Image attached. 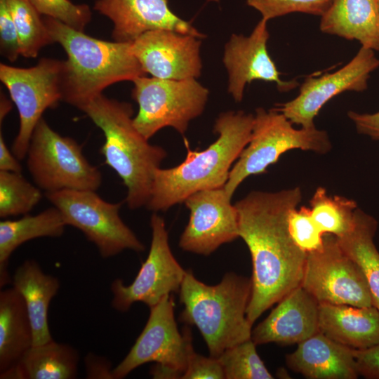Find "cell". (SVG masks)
<instances>
[{
    "label": "cell",
    "mask_w": 379,
    "mask_h": 379,
    "mask_svg": "<svg viewBox=\"0 0 379 379\" xmlns=\"http://www.w3.org/2000/svg\"><path fill=\"white\" fill-rule=\"evenodd\" d=\"M302 199L299 187L276 192L253 191L234 204L239 237L252 260V291L246 311L253 326L266 310L301 285L307 253L292 239L290 212Z\"/></svg>",
    "instance_id": "cell-1"
},
{
    "label": "cell",
    "mask_w": 379,
    "mask_h": 379,
    "mask_svg": "<svg viewBox=\"0 0 379 379\" xmlns=\"http://www.w3.org/2000/svg\"><path fill=\"white\" fill-rule=\"evenodd\" d=\"M253 122L251 114L225 112L215 121L218 137L208 148L194 151L185 140V159L175 167L156 170L148 209L165 211L195 192L223 187L231 166L250 141Z\"/></svg>",
    "instance_id": "cell-2"
},
{
    "label": "cell",
    "mask_w": 379,
    "mask_h": 379,
    "mask_svg": "<svg viewBox=\"0 0 379 379\" xmlns=\"http://www.w3.org/2000/svg\"><path fill=\"white\" fill-rule=\"evenodd\" d=\"M43 20L53 43L60 44L67 55L62 79L67 103L81 110L109 86L147 76L131 43L100 40L50 17Z\"/></svg>",
    "instance_id": "cell-3"
},
{
    "label": "cell",
    "mask_w": 379,
    "mask_h": 379,
    "mask_svg": "<svg viewBox=\"0 0 379 379\" xmlns=\"http://www.w3.org/2000/svg\"><path fill=\"white\" fill-rule=\"evenodd\" d=\"M102 130L105 142L100 153L105 163L123 180L126 202L131 209L146 206L154 175L167 157L160 146L150 144L134 126L131 104L108 98L103 94L81 110Z\"/></svg>",
    "instance_id": "cell-4"
},
{
    "label": "cell",
    "mask_w": 379,
    "mask_h": 379,
    "mask_svg": "<svg viewBox=\"0 0 379 379\" xmlns=\"http://www.w3.org/2000/svg\"><path fill=\"white\" fill-rule=\"evenodd\" d=\"M251 278L225 274L216 285L198 280L187 270L179 291L183 305L180 320L199 331L211 357L251 338L246 311L251 299Z\"/></svg>",
    "instance_id": "cell-5"
},
{
    "label": "cell",
    "mask_w": 379,
    "mask_h": 379,
    "mask_svg": "<svg viewBox=\"0 0 379 379\" xmlns=\"http://www.w3.org/2000/svg\"><path fill=\"white\" fill-rule=\"evenodd\" d=\"M295 149L325 154L331 150V142L325 131L296 129L282 113L256 109L250 141L232 167L224 189L232 198L246 178L265 173L281 154Z\"/></svg>",
    "instance_id": "cell-6"
},
{
    "label": "cell",
    "mask_w": 379,
    "mask_h": 379,
    "mask_svg": "<svg viewBox=\"0 0 379 379\" xmlns=\"http://www.w3.org/2000/svg\"><path fill=\"white\" fill-rule=\"evenodd\" d=\"M133 83L132 98L138 105L133 123L148 140L165 127H172L183 136L190 122L204 111L209 95L197 79L142 76Z\"/></svg>",
    "instance_id": "cell-7"
},
{
    "label": "cell",
    "mask_w": 379,
    "mask_h": 379,
    "mask_svg": "<svg viewBox=\"0 0 379 379\" xmlns=\"http://www.w3.org/2000/svg\"><path fill=\"white\" fill-rule=\"evenodd\" d=\"M174 305L171 294L149 307L142 331L128 354L113 368L114 378H124L148 362H155L150 370L154 378H182L193 346L190 328L186 326L182 333L178 329Z\"/></svg>",
    "instance_id": "cell-8"
},
{
    "label": "cell",
    "mask_w": 379,
    "mask_h": 379,
    "mask_svg": "<svg viewBox=\"0 0 379 379\" xmlns=\"http://www.w3.org/2000/svg\"><path fill=\"white\" fill-rule=\"evenodd\" d=\"M27 168L46 193L64 190L96 191L102 175L84 157L81 146L62 136L42 117L36 125L27 153Z\"/></svg>",
    "instance_id": "cell-9"
},
{
    "label": "cell",
    "mask_w": 379,
    "mask_h": 379,
    "mask_svg": "<svg viewBox=\"0 0 379 379\" xmlns=\"http://www.w3.org/2000/svg\"><path fill=\"white\" fill-rule=\"evenodd\" d=\"M46 196L60 211L66 225L81 231L102 258L126 249L145 251V245L120 218L121 203L107 202L93 190H64Z\"/></svg>",
    "instance_id": "cell-10"
},
{
    "label": "cell",
    "mask_w": 379,
    "mask_h": 379,
    "mask_svg": "<svg viewBox=\"0 0 379 379\" xmlns=\"http://www.w3.org/2000/svg\"><path fill=\"white\" fill-rule=\"evenodd\" d=\"M63 69L64 61L47 58L29 68L0 65V79L19 114V131L12 152L20 160L27 156L34 129L44 112L62 100Z\"/></svg>",
    "instance_id": "cell-11"
},
{
    "label": "cell",
    "mask_w": 379,
    "mask_h": 379,
    "mask_svg": "<svg viewBox=\"0 0 379 379\" xmlns=\"http://www.w3.org/2000/svg\"><path fill=\"white\" fill-rule=\"evenodd\" d=\"M300 286L319 304L373 305L364 273L331 234L324 235L321 248L307 253Z\"/></svg>",
    "instance_id": "cell-12"
},
{
    "label": "cell",
    "mask_w": 379,
    "mask_h": 379,
    "mask_svg": "<svg viewBox=\"0 0 379 379\" xmlns=\"http://www.w3.org/2000/svg\"><path fill=\"white\" fill-rule=\"evenodd\" d=\"M150 227L149 251L135 279L128 286L119 279L111 284V305L119 312L128 311L136 302L151 307L165 296L179 293L187 272L171 252L164 218L154 213L150 218Z\"/></svg>",
    "instance_id": "cell-13"
},
{
    "label": "cell",
    "mask_w": 379,
    "mask_h": 379,
    "mask_svg": "<svg viewBox=\"0 0 379 379\" xmlns=\"http://www.w3.org/2000/svg\"><path fill=\"white\" fill-rule=\"evenodd\" d=\"M379 67L374 51L362 47L356 55L338 70L319 77H307L299 94L292 100L274 108L293 124L302 128L315 127L314 119L331 99L345 91L362 92L368 87L371 74Z\"/></svg>",
    "instance_id": "cell-14"
},
{
    "label": "cell",
    "mask_w": 379,
    "mask_h": 379,
    "mask_svg": "<svg viewBox=\"0 0 379 379\" xmlns=\"http://www.w3.org/2000/svg\"><path fill=\"white\" fill-rule=\"evenodd\" d=\"M223 187L201 190L184 201L189 222L179 246L185 251L208 255L221 245L239 237L238 213Z\"/></svg>",
    "instance_id": "cell-15"
},
{
    "label": "cell",
    "mask_w": 379,
    "mask_h": 379,
    "mask_svg": "<svg viewBox=\"0 0 379 379\" xmlns=\"http://www.w3.org/2000/svg\"><path fill=\"white\" fill-rule=\"evenodd\" d=\"M201 39L172 30H152L131 43V51L144 71L154 77L197 79L202 69Z\"/></svg>",
    "instance_id": "cell-16"
},
{
    "label": "cell",
    "mask_w": 379,
    "mask_h": 379,
    "mask_svg": "<svg viewBox=\"0 0 379 379\" xmlns=\"http://www.w3.org/2000/svg\"><path fill=\"white\" fill-rule=\"evenodd\" d=\"M270 38L267 20L261 19L249 36L232 34L225 46L223 64L228 74L227 91L233 99L242 100L246 84L254 80L275 83L280 92L298 86L295 81H284L267 48Z\"/></svg>",
    "instance_id": "cell-17"
},
{
    "label": "cell",
    "mask_w": 379,
    "mask_h": 379,
    "mask_svg": "<svg viewBox=\"0 0 379 379\" xmlns=\"http://www.w3.org/2000/svg\"><path fill=\"white\" fill-rule=\"evenodd\" d=\"M94 9L112 21L115 41L132 43L144 33L157 29L206 37L174 13L168 0H97Z\"/></svg>",
    "instance_id": "cell-18"
},
{
    "label": "cell",
    "mask_w": 379,
    "mask_h": 379,
    "mask_svg": "<svg viewBox=\"0 0 379 379\" xmlns=\"http://www.w3.org/2000/svg\"><path fill=\"white\" fill-rule=\"evenodd\" d=\"M252 329L256 345L298 344L319 331L317 300L301 286L282 298Z\"/></svg>",
    "instance_id": "cell-19"
},
{
    "label": "cell",
    "mask_w": 379,
    "mask_h": 379,
    "mask_svg": "<svg viewBox=\"0 0 379 379\" xmlns=\"http://www.w3.org/2000/svg\"><path fill=\"white\" fill-rule=\"evenodd\" d=\"M353 350L319 331L286 354V363L308 379H356L359 374Z\"/></svg>",
    "instance_id": "cell-20"
},
{
    "label": "cell",
    "mask_w": 379,
    "mask_h": 379,
    "mask_svg": "<svg viewBox=\"0 0 379 379\" xmlns=\"http://www.w3.org/2000/svg\"><path fill=\"white\" fill-rule=\"evenodd\" d=\"M319 329L340 344L367 349L379 343V310L373 305L319 304Z\"/></svg>",
    "instance_id": "cell-21"
},
{
    "label": "cell",
    "mask_w": 379,
    "mask_h": 379,
    "mask_svg": "<svg viewBox=\"0 0 379 379\" xmlns=\"http://www.w3.org/2000/svg\"><path fill=\"white\" fill-rule=\"evenodd\" d=\"M320 30L379 52V11L376 0H333L321 16Z\"/></svg>",
    "instance_id": "cell-22"
},
{
    "label": "cell",
    "mask_w": 379,
    "mask_h": 379,
    "mask_svg": "<svg viewBox=\"0 0 379 379\" xmlns=\"http://www.w3.org/2000/svg\"><path fill=\"white\" fill-rule=\"evenodd\" d=\"M13 287L22 297L32 323L34 345L53 340L48 326V308L60 288L58 279L43 272L33 260H25L12 277Z\"/></svg>",
    "instance_id": "cell-23"
},
{
    "label": "cell",
    "mask_w": 379,
    "mask_h": 379,
    "mask_svg": "<svg viewBox=\"0 0 379 379\" xmlns=\"http://www.w3.org/2000/svg\"><path fill=\"white\" fill-rule=\"evenodd\" d=\"M33 345V328L22 297L13 286L1 291L0 378L15 368Z\"/></svg>",
    "instance_id": "cell-24"
},
{
    "label": "cell",
    "mask_w": 379,
    "mask_h": 379,
    "mask_svg": "<svg viewBox=\"0 0 379 379\" xmlns=\"http://www.w3.org/2000/svg\"><path fill=\"white\" fill-rule=\"evenodd\" d=\"M66 223L60 211L54 207L35 215H25L18 220L0 222V286L11 283L8 270L13 252L21 244L39 237H59Z\"/></svg>",
    "instance_id": "cell-25"
},
{
    "label": "cell",
    "mask_w": 379,
    "mask_h": 379,
    "mask_svg": "<svg viewBox=\"0 0 379 379\" xmlns=\"http://www.w3.org/2000/svg\"><path fill=\"white\" fill-rule=\"evenodd\" d=\"M79 361L76 349L53 340L33 345L1 379H73L77 376Z\"/></svg>",
    "instance_id": "cell-26"
},
{
    "label": "cell",
    "mask_w": 379,
    "mask_h": 379,
    "mask_svg": "<svg viewBox=\"0 0 379 379\" xmlns=\"http://www.w3.org/2000/svg\"><path fill=\"white\" fill-rule=\"evenodd\" d=\"M377 227L376 219L357 208L352 230L337 239L343 251L364 273L373 306L379 310V251L373 242Z\"/></svg>",
    "instance_id": "cell-27"
},
{
    "label": "cell",
    "mask_w": 379,
    "mask_h": 379,
    "mask_svg": "<svg viewBox=\"0 0 379 379\" xmlns=\"http://www.w3.org/2000/svg\"><path fill=\"white\" fill-rule=\"evenodd\" d=\"M312 216L321 232L341 237L352 228L357 204L354 200L340 196H329L324 187H318L310 201Z\"/></svg>",
    "instance_id": "cell-28"
},
{
    "label": "cell",
    "mask_w": 379,
    "mask_h": 379,
    "mask_svg": "<svg viewBox=\"0 0 379 379\" xmlns=\"http://www.w3.org/2000/svg\"><path fill=\"white\" fill-rule=\"evenodd\" d=\"M14 21L25 58H36L45 46L53 43L40 13L29 0H6Z\"/></svg>",
    "instance_id": "cell-29"
},
{
    "label": "cell",
    "mask_w": 379,
    "mask_h": 379,
    "mask_svg": "<svg viewBox=\"0 0 379 379\" xmlns=\"http://www.w3.org/2000/svg\"><path fill=\"white\" fill-rule=\"evenodd\" d=\"M41 189L21 173L0 171V217L26 215L40 201Z\"/></svg>",
    "instance_id": "cell-30"
},
{
    "label": "cell",
    "mask_w": 379,
    "mask_h": 379,
    "mask_svg": "<svg viewBox=\"0 0 379 379\" xmlns=\"http://www.w3.org/2000/svg\"><path fill=\"white\" fill-rule=\"evenodd\" d=\"M252 339L225 350L218 357L225 379H272Z\"/></svg>",
    "instance_id": "cell-31"
},
{
    "label": "cell",
    "mask_w": 379,
    "mask_h": 379,
    "mask_svg": "<svg viewBox=\"0 0 379 379\" xmlns=\"http://www.w3.org/2000/svg\"><path fill=\"white\" fill-rule=\"evenodd\" d=\"M333 0H246L266 20L293 13L321 16Z\"/></svg>",
    "instance_id": "cell-32"
},
{
    "label": "cell",
    "mask_w": 379,
    "mask_h": 379,
    "mask_svg": "<svg viewBox=\"0 0 379 379\" xmlns=\"http://www.w3.org/2000/svg\"><path fill=\"white\" fill-rule=\"evenodd\" d=\"M41 14L84 32L91 20L90 8L86 4H74L69 0H29Z\"/></svg>",
    "instance_id": "cell-33"
},
{
    "label": "cell",
    "mask_w": 379,
    "mask_h": 379,
    "mask_svg": "<svg viewBox=\"0 0 379 379\" xmlns=\"http://www.w3.org/2000/svg\"><path fill=\"white\" fill-rule=\"evenodd\" d=\"M288 226L292 239L305 253L322 247L324 234L314 222L310 208L303 206L299 209L293 208L288 215Z\"/></svg>",
    "instance_id": "cell-34"
},
{
    "label": "cell",
    "mask_w": 379,
    "mask_h": 379,
    "mask_svg": "<svg viewBox=\"0 0 379 379\" xmlns=\"http://www.w3.org/2000/svg\"><path fill=\"white\" fill-rule=\"evenodd\" d=\"M182 379H225L222 365L218 358L204 357L192 347L188 354L186 370Z\"/></svg>",
    "instance_id": "cell-35"
},
{
    "label": "cell",
    "mask_w": 379,
    "mask_h": 379,
    "mask_svg": "<svg viewBox=\"0 0 379 379\" xmlns=\"http://www.w3.org/2000/svg\"><path fill=\"white\" fill-rule=\"evenodd\" d=\"M0 52L11 62L20 55L16 27L6 0H0Z\"/></svg>",
    "instance_id": "cell-36"
},
{
    "label": "cell",
    "mask_w": 379,
    "mask_h": 379,
    "mask_svg": "<svg viewBox=\"0 0 379 379\" xmlns=\"http://www.w3.org/2000/svg\"><path fill=\"white\" fill-rule=\"evenodd\" d=\"M359 375L379 379V343L364 350H353Z\"/></svg>",
    "instance_id": "cell-37"
},
{
    "label": "cell",
    "mask_w": 379,
    "mask_h": 379,
    "mask_svg": "<svg viewBox=\"0 0 379 379\" xmlns=\"http://www.w3.org/2000/svg\"><path fill=\"white\" fill-rule=\"evenodd\" d=\"M347 115L354 124L359 133L379 140V111L373 114L349 111Z\"/></svg>",
    "instance_id": "cell-38"
},
{
    "label": "cell",
    "mask_w": 379,
    "mask_h": 379,
    "mask_svg": "<svg viewBox=\"0 0 379 379\" xmlns=\"http://www.w3.org/2000/svg\"><path fill=\"white\" fill-rule=\"evenodd\" d=\"M85 366L88 378H114L111 364L103 357L89 354L85 358Z\"/></svg>",
    "instance_id": "cell-39"
},
{
    "label": "cell",
    "mask_w": 379,
    "mask_h": 379,
    "mask_svg": "<svg viewBox=\"0 0 379 379\" xmlns=\"http://www.w3.org/2000/svg\"><path fill=\"white\" fill-rule=\"evenodd\" d=\"M18 158L11 152L5 142L2 132L0 133V171L21 173L22 166Z\"/></svg>",
    "instance_id": "cell-40"
},
{
    "label": "cell",
    "mask_w": 379,
    "mask_h": 379,
    "mask_svg": "<svg viewBox=\"0 0 379 379\" xmlns=\"http://www.w3.org/2000/svg\"><path fill=\"white\" fill-rule=\"evenodd\" d=\"M11 109V105L9 102V101L6 99V98L3 95L1 97V108H0V122L1 124L2 123V120H4L6 115L8 113V112Z\"/></svg>",
    "instance_id": "cell-41"
},
{
    "label": "cell",
    "mask_w": 379,
    "mask_h": 379,
    "mask_svg": "<svg viewBox=\"0 0 379 379\" xmlns=\"http://www.w3.org/2000/svg\"><path fill=\"white\" fill-rule=\"evenodd\" d=\"M376 1H377L378 8V11H379V0H376Z\"/></svg>",
    "instance_id": "cell-42"
}]
</instances>
